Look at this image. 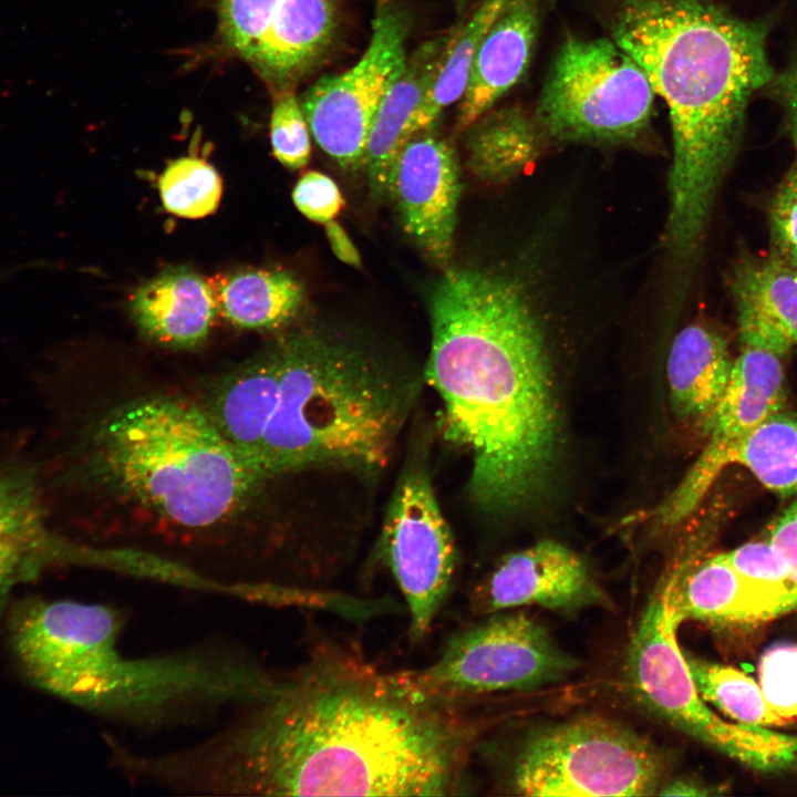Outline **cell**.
<instances>
[{"label":"cell","mask_w":797,"mask_h":797,"mask_svg":"<svg viewBox=\"0 0 797 797\" xmlns=\"http://www.w3.org/2000/svg\"><path fill=\"white\" fill-rule=\"evenodd\" d=\"M710 794L706 787L689 778H676L661 786L656 795L664 796H704Z\"/></svg>","instance_id":"cell-37"},{"label":"cell","mask_w":797,"mask_h":797,"mask_svg":"<svg viewBox=\"0 0 797 797\" xmlns=\"http://www.w3.org/2000/svg\"><path fill=\"white\" fill-rule=\"evenodd\" d=\"M467 130L468 166L488 183H503L520 173L546 138L535 116L519 107L487 111Z\"/></svg>","instance_id":"cell-23"},{"label":"cell","mask_w":797,"mask_h":797,"mask_svg":"<svg viewBox=\"0 0 797 797\" xmlns=\"http://www.w3.org/2000/svg\"><path fill=\"white\" fill-rule=\"evenodd\" d=\"M662 752L617 721L580 716L529 732L509 753L505 785L522 796H651Z\"/></svg>","instance_id":"cell-6"},{"label":"cell","mask_w":797,"mask_h":797,"mask_svg":"<svg viewBox=\"0 0 797 797\" xmlns=\"http://www.w3.org/2000/svg\"><path fill=\"white\" fill-rule=\"evenodd\" d=\"M511 1L482 0L469 19L448 34L431 86L415 113V134L432 127L443 110L462 99L482 40Z\"/></svg>","instance_id":"cell-25"},{"label":"cell","mask_w":797,"mask_h":797,"mask_svg":"<svg viewBox=\"0 0 797 797\" xmlns=\"http://www.w3.org/2000/svg\"><path fill=\"white\" fill-rule=\"evenodd\" d=\"M90 443L97 478L184 528L219 525L263 482L205 408L185 398L125 403L96 424Z\"/></svg>","instance_id":"cell-5"},{"label":"cell","mask_w":797,"mask_h":797,"mask_svg":"<svg viewBox=\"0 0 797 797\" xmlns=\"http://www.w3.org/2000/svg\"><path fill=\"white\" fill-rule=\"evenodd\" d=\"M325 234L335 257L342 262L361 268V257L344 229L334 220L325 222Z\"/></svg>","instance_id":"cell-36"},{"label":"cell","mask_w":797,"mask_h":797,"mask_svg":"<svg viewBox=\"0 0 797 797\" xmlns=\"http://www.w3.org/2000/svg\"><path fill=\"white\" fill-rule=\"evenodd\" d=\"M608 603L582 558L553 540L509 553L472 594L479 614L525 605L570 612Z\"/></svg>","instance_id":"cell-15"},{"label":"cell","mask_w":797,"mask_h":797,"mask_svg":"<svg viewBox=\"0 0 797 797\" xmlns=\"http://www.w3.org/2000/svg\"><path fill=\"white\" fill-rule=\"evenodd\" d=\"M665 584L669 605L680 623L684 620L718 624L760 622L746 583L724 553L705 559L682 576L679 569Z\"/></svg>","instance_id":"cell-22"},{"label":"cell","mask_w":797,"mask_h":797,"mask_svg":"<svg viewBox=\"0 0 797 797\" xmlns=\"http://www.w3.org/2000/svg\"><path fill=\"white\" fill-rule=\"evenodd\" d=\"M679 625L664 583L650 600L629 645L625 673L634 698L672 727L753 769L796 766V735L731 723L706 705L679 646Z\"/></svg>","instance_id":"cell-7"},{"label":"cell","mask_w":797,"mask_h":797,"mask_svg":"<svg viewBox=\"0 0 797 797\" xmlns=\"http://www.w3.org/2000/svg\"><path fill=\"white\" fill-rule=\"evenodd\" d=\"M732 292L744 348L783 358L797 346V267L779 255L744 261Z\"/></svg>","instance_id":"cell-17"},{"label":"cell","mask_w":797,"mask_h":797,"mask_svg":"<svg viewBox=\"0 0 797 797\" xmlns=\"http://www.w3.org/2000/svg\"><path fill=\"white\" fill-rule=\"evenodd\" d=\"M786 401L782 358L756 348H744L733 362L726 387L705 417L708 441L680 484L661 503L663 515L682 522L698 506L724 469L727 449Z\"/></svg>","instance_id":"cell-13"},{"label":"cell","mask_w":797,"mask_h":797,"mask_svg":"<svg viewBox=\"0 0 797 797\" xmlns=\"http://www.w3.org/2000/svg\"><path fill=\"white\" fill-rule=\"evenodd\" d=\"M768 539L786 560L791 578L797 584V500L775 520Z\"/></svg>","instance_id":"cell-34"},{"label":"cell","mask_w":797,"mask_h":797,"mask_svg":"<svg viewBox=\"0 0 797 797\" xmlns=\"http://www.w3.org/2000/svg\"><path fill=\"white\" fill-rule=\"evenodd\" d=\"M776 86L786 108L790 133L797 148V55L778 77Z\"/></svg>","instance_id":"cell-35"},{"label":"cell","mask_w":797,"mask_h":797,"mask_svg":"<svg viewBox=\"0 0 797 797\" xmlns=\"http://www.w3.org/2000/svg\"><path fill=\"white\" fill-rule=\"evenodd\" d=\"M279 391L280 361L273 344L224 376L204 407L221 435L257 473V458Z\"/></svg>","instance_id":"cell-19"},{"label":"cell","mask_w":797,"mask_h":797,"mask_svg":"<svg viewBox=\"0 0 797 797\" xmlns=\"http://www.w3.org/2000/svg\"><path fill=\"white\" fill-rule=\"evenodd\" d=\"M723 553L746 583L760 621L797 609V584L786 560L769 539L749 541Z\"/></svg>","instance_id":"cell-27"},{"label":"cell","mask_w":797,"mask_h":797,"mask_svg":"<svg viewBox=\"0 0 797 797\" xmlns=\"http://www.w3.org/2000/svg\"><path fill=\"white\" fill-rule=\"evenodd\" d=\"M276 345L280 391L256 463L262 479L306 469L384 468L417 381L321 332H296Z\"/></svg>","instance_id":"cell-4"},{"label":"cell","mask_w":797,"mask_h":797,"mask_svg":"<svg viewBox=\"0 0 797 797\" xmlns=\"http://www.w3.org/2000/svg\"><path fill=\"white\" fill-rule=\"evenodd\" d=\"M654 91L612 39L566 40L540 93L535 118L546 138L622 142L649 124Z\"/></svg>","instance_id":"cell-8"},{"label":"cell","mask_w":797,"mask_h":797,"mask_svg":"<svg viewBox=\"0 0 797 797\" xmlns=\"http://www.w3.org/2000/svg\"><path fill=\"white\" fill-rule=\"evenodd\" d=\"M770 224L778 255L797 267V167L790 170L773 198Z\"/></svg>","instance_id":"cell-33"},{"label":"cell","mask_w":797,"mask_h":797,"mask_svg":"<svg viewBox=\"0 0 797 797\" xmlns=\"http://www.w3.org/2000/svg\"><path fill=\"white\" fill-rule=\"evenodd\" d=\"M768 25L711 0H620L612 40L666 103L673 163L666 248L695 257L717 187L734 155L751 95L773 80Z\"/></svg>","instance_id":"cell-3"},{"label":"cell","mask_w":797,"mask_h":797,"mask_svg":"<svg viewBox=\"0 0 797 797\" xmlns=\"http://www.w3.org/2000/svg\"><path fill=\"white\" fill-rule=\"evenodd\" d=\"M425 380L445 438L470 459L469 497L506 514L542 491L557 459L559 415L541 331L519 289L448 269L429 303Z\"/></svg>","instance_id":"cell-2"},{"label":"cell","mask_w":797,"mask_h":797,"mask_svg":"<svg viewBox=\"0 0 797 797\" xmlns=\"http://www.w3.org/2000/svg\"><path fill=\"white\" fill-rule=\"evenodd\" d=\"M218 19L226 44L277 93L319 65L338 12L334 0H219Z\"/></svg>","instance_id":"cell-12"},{"label":"cell","mask_w":797,"mask_h":797,"mask_svg":"<svg viewBox=\"0 0 797 797\" xmlns=\"http://www.w3.org/2000/svg\"><path fill=\"white\" fill-rule=\"evenodd\" d=\"M217 300L222 314L234 325L276 330L296 317L303 289L288 271L242 270L220 284Z\"/></svg>","instance_id":"cell-24"},{"label":"cell","mask_w":797,"mask_h":797,"mask_svg":"<svg viewBox=\"0 0 797 797\" xmlns=\"http://www.w3.org/2000/svg\"><path fill=\"white\" fill-rule=\"evenodd\" d=\"M292 199L302 215L322 224L333 220L344 204L335 182L314 170L301 176L292 192Z\"/></svg>","instance_id":"cell-32"},{"label":"cell","mask_w":797,"mask_h":797,"mask_svg":"<svg viewBox=\"0 0 797 797\" xmlns=\"http://www.w3.org/2000/svg\"><path fill=\"white\" fill-rule=\"evenodd\" d=\"M165 209L184 218L213 214L220 201L222 183L217 170L197 157L172 161L158 180Z\"/></svg>","instance_id":"cell-29"},{"label":"cell","mask_w":797,"mask_h":797,"mask_svg":"<svg viewBox=\"0 0 797 797\" xmlns=\"http://www.w3.org/2000/svg\"><path fill=\"white\" fill-rule=\"evenodd\" d=\"M544 0H513L476 52L455 130L466 131L522 76L535 43Z\"/></svg>","instance_id":"cell-16"},{"label":"cell","mask_w":797,"mask_h":797,"mask_svg":"<svg viewBox=\"0 0 797 797\" xmlns=\"http://www.w3.org/2000/svg\"><path fill=\"white\" fill-rule=\"evenodd\" d=\"M380 552L404 598L410 639L417 643L449 594L457 562L453 534L421 465H412L398 479L382 526Z\"/></svg>","instance_id":"cell-11"},{"label":"cell","mask_w":797,"mask_h":797,"mask_svg":"<svg viewBox=\"0 0 797 797\" xmlns=\"http://www.w3.org/2000/svg\"><path fill=\"white\" fill-rule=\"evenodd\" d=\"M723 464L744 466L782 497L797 494V412L768 416L727 449Z\"/></svg>","instance_id":"cell-26"},{"label":"cell","mask_w":797,"mask_h":797,"mask_svg":"<svg viewBox=\"0 0 797 797\" xmlns=\"http://www.w3.org/2000/svg\"><path fill=\"white\" fill-rule=\"evenodd\" d=\"M219 307L208 282L187 267H169L141 284L130 311L142 333L169 348L200 344Z\"/></svg>","instance_id":"cell-18"},{"label":"cell","mask_w":797,"mask_h":797,"mask_svg":"<svg viewBox=\"0 0 797 797\" xmlns=\"http://www.w3.org/2000/svg\"><path fill=\"white\" fill-rule=\"evenodd\" d=\"M758 681L777 716L784 721L797 717V644L768 649L758 663Z\"/></svg>","instance_id":"cell-31"},{"label":"cell","mask_w":797,"mask_h":797,"mask_svg":"<svg viewBox=\"0 0 797 797\" xmlns=\"http://www.w3.org/2000/svg\"><path fill=\"white\" fill-rule=\"evenodd\" d=\"M447 35L422 43L385 93L369 135L364 167L375 197L389 195L394 164L414 136V117L431 83Z\"/></svg>","instance_id":"cell-20"},{"label":"cell","mask_w":797,"mask_h":797,"mask_svg":"<svg viewBox=\"0 0 797 797\" xmlns=\"http://www.w3.org/2000/svg\"><path fill=\"white\" fill-rule=\"evenodd\" d=\"M732 365L726 341L714 330L702 324L681 330L670 349L666 370L675 415L705 420L726 387Z\"/></svg>","instance_id":"cell-21"},{"label":"cell","mask_w":797,"mask_h":797,"mask_svg":"<svg viewBox=\"0 0 797 797\" xmlns=\"http://www.w3.org/2000/svg\"><path fill=\"white\" fill-rule=\"evenodd\" d=\"M576 667L542 625L506 610L454 633L433 663L404 673L427 696L460 705L474 695L556 683Z\"/></svg>","instance_id":"cell-9"},{"label":"cell","mask_w":797,"mask_h":797,"mask_svg":"<svg viewBox=\"0 0 797 797\" xmlns=\"http://www.w3.org/2000/svg\"><path fill=\"white\" fill-rule=\"evenodd\" d=\"M340 646H317L208 736L143 752L146 786L214 797L468 795L479 728Z\"/></svg>","instance_id":"cell-1"},{"label":"cell","mask_w":797,"mask_h":797,"mask_svg":"<svg viewBox=\"0 0 797 797\" xmlns=\"http://www.w3.org/2000/svg\"><path fill=\"white\" fill-rule=\"evenodd\" d=\"M408 18L392 0H377L369 45L342 73L325 75L302 95L301 107L319 146L344 169L364 167L379 106L406 64Z\"/></svg>","instance_id":"cell-10"},{"label":"cell","mask_w":797,"mask_h":797,"mask_svg":"<svg viewBox=\"0 0 797 797\" xmlns=\"http://www.w3.org/2000/svg\"><path fill=\"white\" fill-rule=\"evenodd\" d=\"M270 141L275 157L291 169L308 164L311 144L309 125L293 90L273 93Z\"/></svg>","instance_id":"cell-30"},{"label":"cell","mask_w":797,"mask_h":797,"mask_svg":"<svg viewBox=\"0 0 797 797\" xmlns=\"http://www.w3.org/2000/svg\"><path fill=\"white\" fill-rule=\"evenodd\" d=\"M460 192L453 147L432 135H414L396 158L389 195L404 231L438 265L452 256Z\"/></svg>","instance_id":"cell-14"},{"label":"cell","mask_w":797,"mask_h":797,"mask_svg":"<svg viewBox=\"0 0 797 797\" xmlns=\"http://www.w3.org/2000/svg\"><path fill=\"white\" fill-rule=\"evenodd\" d=\"M684 655L702 698L736 723L768 726L785 722L768 706L759 684L744 672L691 654Z\"/></svg>","instance_id":"cell-28"}]
</instances>
